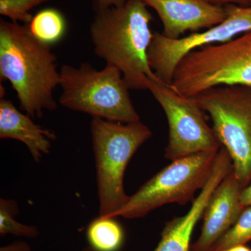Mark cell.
<instances>
[{"label":"cell","instance_id":"obj_1","mask_svg":"<svg viewBox=\"0 0 251 251\" xmlns=\"http://www.w3.org/2000/svg\"><path fill=\"white\" fill-rule=\"evenodd\" d=\"M94 11L90 35L95 54L122 73L129 90H148L150 80H160L148 61L153 35L148 6L143 0H127Z\"/></svg>","mask_w":251,"mask_h":251},{"label":"cell","instance_id":"obj_2","mask_svg":"<svg viewBox=\"0 0 251 251\" xmlns=\"http://www.w3.org/2000/svg\"><path fill=\"white\" fill-rule=\"evenodd\" d=\"M0 77L11 83L21 110L31 118L57 109V57L50 46L31 34L27 25L0 21Z\"/></svg>","mask_w":251,"mask_h":251},{"label":"cell","instance_id":"obj_3","mask_svg":"<svg viewBox=\"0 0 251 251\" xmlns=\"http://www.w3.org/2000/svg\"><path fill=\"white\" fill-rule=\"evenodd\" d=\"M90 129L97 168L99 216L112 218L129 199L124 188L126 167L152 133L140 121L122 123L97 117L92 118Z\"/></svg>","mask_w":251,"mask_h":251},{"label":"cell","instance_id":"obj_4","mask_svg":"<svg viewBox=\"0 0 251 251\" xmlns=\"http://www.w3.org/2000/svg\"><path fill=\"white\" fill-rule=\"evenodd\" d=\"M59 73V103L64 108L108 121H140L129 88L117 68L106 65L97 70L89 63L77 67L64 64Z\"/></svg>","mask_w":251,"mask_h":251},{"label":"cell","instance_id":"obj_5","mask_svg":"<svg viewBox=\"0 0 251 251\" xmlns=\"http://www.w3.org/2000/svg\"><path fill=\"white\" fill-rule=\"evenodd\" d=\"M221 86L251 87V31L190 52L176 66L171 85L188 98Z\"/></svg>","mask_w":251,"mask_h":251},{"label":"cell","instance_id":"obj_6","mask_svg":"<svg viewBox=\"0 0 251 251\" xmlns=\"http://www.w3.org/2000/svg\"><path fill=\"white\" fill-rule=\"evenodd\" d=\"M209 114L213 129L244 188L251 181V87L221 86L194 97Z\"/></svg>","mask_w":251,"mask_h":251},{"label":"cell","instance_id":"obj_7","mask_svg":"<svg viewBox=\"0 0 251 251\" xmlns=\"http://www.w3.org/2000/svg\"><path fill=\"white\" fill-rule=\"evenodd\" d=\"M219 151L195 153L172 161L129 196L112 218L140 219L165 204L184 205L193 201L195 193L204 187L210 176Z\"/></svg>","mask_w":251,"mask_h":251},{"label":"cell","instance_id":"obj_8","mask_svg":"<svg viewBox=\"0 0 251 251\" xmlns=\"http://www.w3.org/2000/svg\"><path fill=\"white\" fill-rule=\"evenodd\" d=\"M148 90L166 114L169 139L165 157L171 161L209 151H219L221 144L204 118L194 98L183 97L161 80H150Z\"/></svg>","mask_w":251,"mask_h":251},{"label":"cell","instance_id":"obj_9","mask_svg":"<svg viewBox=\"0 0 251 251\" xmlns=\"http://www.w3.org/2000/svg\"><path fill=\"white\" fill-rule=\"evenodd\" d=\"M227 17L224 22L202 32L191 33L178 39H170L153 32L148 50V61L156 76L171 86L176 66L189 53L204 46L229 41L251 31V5H225Z\"/></svg>","mask_w":251,"mask_h":251},{"label":"cell","instance_id":"obj_10","mask_svg":"<svg viewBox=\"0 0 251 251\" xmlns=\"http://www.w3.org/2000/svg\"><path fill=\"white\" fill-rule=\"evenodd\" d=\"M154 9L163 24L161 34L178 39L185 33L209 29L227 17L225 6L207 0H143Z\"/></svg>","mask_w":251,"mask_h":251},{"label":"cell","instance_id":"obj_11","mask_svg":"<svg viewBox=\"0 0 251 251\" xmlns=\"http://www.w3.org/2000/svg\"><path fill=\"white\" fill-rule=\"evenodd\" d=\"M244 188L232 170L211 195L203 213L201 235L190 251H210L237 222L244 209L241 202Z\"/></svg>","mask_w":251,"mask_h":251},{"label":"cell","instance_id":"obj_12","mask_svg":"<svg viewBox=\"0 0 251 251\" xmlns=\"http://www.w3.org/2000/svg\"><path fill=\"white\" fill-rule=\"evenodd\" d=\"M232 170V162L227 150L221 147L216 156L210 176L185 215L167 223L161 241L153 251H190L191 236L198 221L203 216L211 195Z\"/></svg>","mask_w":251,"mask_h":251},{"label":"cell","instance_id":"obj_13","mask_svg":"<svg viewBox=\"0 0 251 251\" xmlns=\"http://www.w3.org/2000/svg\"><path fill=\"white\" fill-rule=\"evenodd\" d=\"M0 138L22 142L34 161L39 162L49 153L56 135L52 130L36 125L29 115L18 110L11 100L3 97L0 100Z\"/></svg>","mask_w":251,"mask_h":251},{"label":"cell","instance_id":"obj_14","mask_svg":"<svg viewBox=\"0 0 251 251\" xmlns=\"http://www.w3.org/2000/svg\"><path fill=\"white\" fill-rule=\"evenodd\" d=\"M87 241L97 251H118L125 239L122 226L114 218L99 216L87 227Z\"/></svg>","mask_w":251,"mask_h":251},{"label":"cell","instance_id":"obj_15","mask_svg":"<svg viewBox=\"0 0 251 251\" xmlns=\"http://www.w3.org/2000/svg\"><path fill=\"white\" fill-rule=\"evenodd\" d=\"M27 25L34 37L50 46L60 41L67 31L65 17L54 8L39 11Z\"/></svg>","mask_w":251,"mask_h":251},{"label":"cell","instance_id":"obj_16","mask_svg":"<svg viewBox=\"0 0 251 251\" xmlns=\"http://www.w3.org/2000/svg\"><path fill=\"white\" fill-rule=\"evenodd\" d=\"M19 214L18 203L14 200L0 199V234L34 239L39 236L37 227L18 222L15 216Z\"/></svg>","mask_w":251,"mask_h":251},{"label":"cell","instance_id":"obj_17","mask_svg":"<svg viewBox=\"0 0 251 251\" xmlns=\"http://www.w3.org/2000/svg\"><path fill=\"white\" fill-rule=\"evenodd\" d=\"M251 241V206L244 208L237 222L211 248L210 251H226Z\"/></svg>","mask_w":251,"mask_h":251},{"label":"cell","instance_id":"obj_18","mask_svg":"<svg viewBox=\"0 0 251 251\" xmlns=\"http://www.w3.org/2000/svg\"><path fill=\"white\" fill-rule=\"evenodd\" d=\"M49 0H0V14L13 23L29 25L32 20L31 10Z\"/></svg>","mask_w":251,"mask_h":251},{"label":"cell","instance_id":"obj_19","mask_svg":"<svg viewBox=\"0 0 251 251\" xmlns=\"http://www.w3.org/2000/svg\"><path fill=\"white\" fill-rule=\"evenodd\" d=\"M127 0H95L94 2V9H107L110 7H118L126 2Z\"/></svg>","mask_w":251,"mask_h":251},{"label":"cell","instance_id":"obj_20","mask_svg":"<svg viewBox=\"0 0 251 251\" xmlns=\"http://www.w3.org/2000/svg\"><path fill=\"white\" fill-rule=\"evenodd\" d=\"M0 251H33L27 242L17 241L0 248Z\"/></svg>","mask_w":251,"mask_h":251},{"label":"cell","instance_id":"obj_21","mask_svg":"<svg viewBox=\"0 0 251 251\" xmlns=\"http://www.w3.org/2000/svg\"><path fill=\"white\" fill-rule=\"evenodd\" d=\"M241 202L244 208L251 206V183L243 188L241 193Z\"/></svg>","mask_w":251,"mask_h":251},{"label":"cell","instance_id":"obj_22","mask_svg":"<svg viewBox=\"0 0 251 251\" xmlns=\"http://www.w3.org/2000/svg\"><path fill=\"white\" fill-rule=\"evenodd\" d=\"M213 4L222 5L226 4H245L247 6L251 5V0H207Z\"/></svg>","mask_w":251,"mask_h":251},{"label":"cell","instance_id":"obj_23","mask_svg":"<svg viewBox=\"0 0 251 251\" xmlns=\"http://www.w3.org/2000/svg\"><path fill=\"white\" fill-rule=\"evenodd\" d=\"M226 251H251V249L242 244V245L234 246V247L229 248Z\"/></svg>","mask_w":251,"mask_h":251},{"label":"cell","instance_id":"obj_24","mask_svg":"<svg viewBox=\"0 0 251 251\" xmlns=\"http://www.w3.org/2000/svg\"><path fill=\"white\" fill-rule=\"evenodd\" d=\"M82 251H97L94 250L93 248L91 247L90 246H89V247L84 248V249H82Z\"/></svg>","mask_w":251,"mask_h":251}]
</instances>
